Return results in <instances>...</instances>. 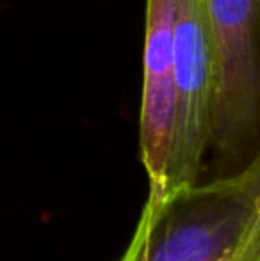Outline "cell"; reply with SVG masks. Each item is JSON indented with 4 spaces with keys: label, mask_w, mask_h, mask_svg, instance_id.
Returning a JSON list of instances; mask_svg holds the SVG:
<instances>
[{
    "label": "cell",
    "mask_w": 260,
    "mask_h": 261,
    "mask_svg": "<svg viewBox=\"0 0 260 261\" xmlns=\"http://www.w3.org/2000/svg\"><path fill=\"white\" fill-rule=\"evenodd\" d=\"M118 261H260V151L235 174L146 201Z\"/></svg>",
    "instance_id": "cell-1"
},
{
    "label": "cell",
    "mask_w": 260,
    "mask_h": 261,
    "mask_svg": "<svg viewBox=\"0 0 260 261\" xmlns=\"http://www.w3.org/2000/svg\"><path fill=\"white\" fill-rule=\"evenodd\" d=\"M216 52V96L198 181L232 176L260 151V0H201Z\"/></svg>",
    "instance_id": "cell-2"
},
{
    "label": "cell",
    "mask_w": 260,
    "mask_h": 261,
    "mask_svg": "<svg viewBox=\"0 0 260 261\" xmlns=\"http://www.w3.org/2000/svg\"><path fill=\"white\" fill-rule=\"evenodd\" d=\"M214 96L216 52L203 4L177 0L175 114L164 199L200 179L210 142Z\"/></svg>",
    "instance_id": "cell-3"
},
{
    "label": "cell",
    "mask_w": 260,
    "mask_h": 261,
    "mask_svg": "<svg viewBox=\"0 0 260 261\" xmlns=\"http://www.w3.org/2000/svg\"><path fill=\"white\" fill-rule=\"evenodd\" d=\"M177 0H146L139 148L148 176V199L166 197L175 114Z\"/></svg>",
    "instance_id": "cell-4"
}]
</instances>
